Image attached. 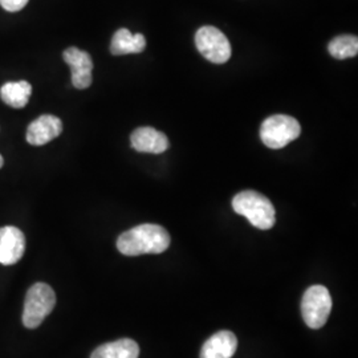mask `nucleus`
Segmentation results:
<instances>
[{"mask_svg":"<svg viewBox=\"0 0 358 358\" xmlns=\"http://www.w3.org/2000/svg\"><path fill=\"white\" fill-rule=\"evenodd\" d=\"M170 235L162 226L148 223L121 234L117 239V248L127 256L162 254L170 247Z\"/></svg>","mask_w":358,"mask_h":358,"instance_id":"1","label":"nucleus"},{"mask_svg":"<svg viewBox=\"0 0 358 358\" xmlns=\"http://www.w3.org/2000/svg\"><path fill=\"white\" fill-rule=\"evenodd\" d=\"M232 208L236 214L243 215L259 230H269L275 226L276 211L267 196L260 192L245 190L232 199Z\"/></svg>","mask_w":358,"mask_h":358,"instance_id":"2","label":"nucleus"},{"mask_svg":"<svg viewBox=\"0 0 358 358\" xmlns=\"http://www.w3.org/2000/svg\"><path fill=\"white\" fill-rule=\"evenodd\" d=\"M56 306V294L51 287L45 282L34 284L26 294L23 324L28 329H35Z\"/></svg>","mask_w":358,"mask_h":358,"instance_id":"3","label":"nucleus"},{"mask_svg":"<svg viewBox=\"0 0 358 358\" xmlns=\"http://www.w3.org/2000/svg\"><path fill=\"white\" fill-rule=\"evenodd\" d=\"M301 127L297 120L287 115H271L260 128V138L269 149H282L299 138Z\"/></svg>","mask_w":358,"mask_h":358,"instance_id":"4","label":"nucleus"},{"mask_svg":"<svg viewBox=\"0 0 358 358\" xmlns=\"http://www.w3.org/2000/svg\"><path fill=\"white\" fill-rule=\"evenodd\" d=\"M332 312V296L324 285L309 287L301 300V313L310 329H320Z\"/></svg>","mask_w":358,"mask_h":358,"instance_id":"5","label":"nucleus"},{"mask_svg":"<svg viewBox=\"0 0 358 358\" xmlns=\"http://www.w3.org/2000/svg\"><path fill=\"white\" fill-rule=\"evenodd\" d=\"M195 44L201 55L214 64H224L230 60V41L215 27L205 26L199 28L195 35Z\"/></svg>","mask_w":358,"mask_h":358,"instance_id":"6","label":"nucleus"},{"mask_svg":"<svg viewBox=\"0 0 358 358\" xmlns=\"http://www.w3.org/2000/svg\"><path fill=\"white\" fill-rule=\"evenodd\" d=\"M65 63L71 66L72 84L76 90H87L92 85L93 62L90 53L81 51L76 47L66 48L63 53Z\"/></svg>","mask_w":358,"mask_h":358,"instance_id":"7","label":"nucleus"},{"mask_svg":"<svg viewBox=\"0 0 358 358\" xmlns=\"http://www.w3.org/2000/svg\"><path fill=\"white\" fill-rule=\"evenodd\" d=\"M26 251V236L17 227L6 226L0 229V264H16Z\"/></svg>","mask_w":358,"mask_h":358,"instance_id":"8","label":"nucleus"},{"mask_svg":"<svg viewBox=\"0 0 358 358\" xmlns=\"http://www.w3.org/2000/svg\"><path fill=\"white\" fill-rule=\"evenodd\" d=\"M62 131L63 122L59 117L52 115H40L27 129V142L34 146H43L57 138Z\"/></svg>","mask_w":358,"mask_h":358,"instance_id":"9","label":"nucleus"},{"mask_svg":"<svg viewBox=\"0 0 358 358\" xmlns=\"http://www.w3.org/2000/svg\"><path fill=\"white\" fill-rule=\"evenodd\" d=\"M130 142L134 150L149 154L164 153L170 145L164 133L150 127L136 129L130 136Z\"/></svg>","mask_w":358,"mask_h":358,"instance_id":"10","label":"nucleus"},{"mask_svg":"<svg viewBox=\"0 0 358 358\" xmlns=\"http://www.w3.org/2000/svg\"><path fill=\"white\" fill-rule=\"evenodd\" d=\"M238 349V338L230 331H220L206 341L201 358H232Z\"/></svg>","mask_w":358,"mask_h":358,"instance_id":"11","label":"nucleus"},{"mask_svg":"<svg viewBox=\"0 0 358 358\" xmlns=\"http://www.w3.org/2000/svg\"><path fill=\"white\" fill-rule=\"evenodd\" d=\"M146 38L141 34L133 35L127 28H121L115 32L110 41V52L115 56H124L145 51Z\"/></svg>","mask_w":358,"mask_h":358,"instance_id":"12","label":"nucleus"},{"mask_svg":"<svg viewBox=\"0 0 358 358\" xmlns=\"http://www.w3.org/2000/svg\"><path fill=\"white\" fill-rule=\"evenodd\" d=\"M140 346L130 338H121L96 348L90 358H138Z\"/></svg>","mask_w":358,"mask_h":358,"instance_id":"13","label":"nucleus"},{"mask_svg":"<svg viewBox=\"0 0 358 358\" xmlns=\"http://www.w3.org/2000/svg\"><path fill=\"white\" fill-rule=\"evenodd\" d=\"M31 94H32V87L24 80L15 81V83H6L0 88L1 100L15 109L24 108L29 101Z\"/></svg>","mask_w":358,"mask_h":358,"instance_id":"14","label":"nucleus"},{"mask_svg":"<svg viewBox=\"0 0 358 358\" xmlns=\"http://www.w3.org/2000/svg\"><path fill=\"white\" fill-rule=\"evenodd\" d=\"M328 51L334 59H338V60L355 57L358 53L357 36H353V35L337 36L329 43Z\"/></svg>","mask_w":358,"mask_h":358,"instance_id":"15","label":"nucleus"},{"mask_svg":"<svg viewBox=\"0 0 358 358\" xmlns=\"http://www.w3.org/2000/svg\"><path fill=\"white\" fill-rule=\"evenodd\" d=\"M29 0H0V6L8 13H17L23 10Z\"/></svg>","mask_w":358,"mask_h":358,"instance_id":"16","label":"nucleus"},{"mask_svg":"<svg viewBox=\"0 0 358 358\" xmlns=\"http://www.w3.org/2000/svg\"><path fill=\"white\" fill-rule=\"evenodd\" d=\"M3 165H4V159H3V157H1V154H0V169L3 167Z\"/></svg>","mask_w":358,"mask_h":358,"instance_id":"17","label":"nucleus"}]
</instances>
